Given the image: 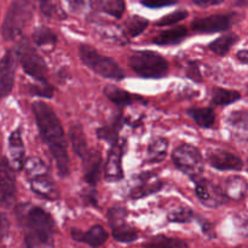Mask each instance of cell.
<instances>
[{"instance_id":"cell-1","label":"cell","mask_w":248,"mask_h":248,"mask_svg":"<svg viewBox=\"0 0 248 248\" xmlns=\"http://www.w3.org/2000/svg\"><path fill=\"white\" fill-rule=\"evenodd\" d=\"M31 109L41 140L50 149L58 173L62 177H67L69 174V156L64 130L61 125L60 119L57 118L53 109L45 102H34Z\"/></svg>"},{"instance_id":"cell-2","label":"cell","mask_w":248,"mask_h":248,"mask_svg":"<svg viewBox=\"0 0 248 248\" xmlns=\"http://www.w3.org/2000/svg\"><path fill=\"white\" fill-rule=\"evenodd\" d=\"M17 218L24 230L27 246H53L55 222L50 213L39 206L24 203L17 207Z\"/></svg>"},{"instance_id":"cell-3","label":"cell","mask_w":248,"mask_h":248,"mask_svg":"<svg viewBox=\"0 0 248 248\" xmlns=\"http://www.w3.org/2000/svg\"><path fill=\"white\" fill-rule=\"evenodd\" d=\"M31 17H33V4L31 0H15L10 5L2 23V38L7 41L18 38Z\"/></svg>"},{"instance_id":"cell-4","label":"cell","mask_w":248,"mask_h":248,"mask_svg":"<svg viewBox=\"0 0 248 248\" xmlns=\"http://www.w3.org/2000/svg\"><path fill=\"white\" fill-rule=\"evenodd\" d=\"M79 55L86 67L106 79L121 80L125 78V72L115 61L101 55L96 48L91 47L90 45L86 44L80 45Z\"/></svg>"},{"instance_id":"cell-5","label":"cell","mask_w":248,"mask_h":248,"mask_svg":"<svg viewBox=\"0 0 248 248\" xmlns=\"http://www.w3.org/2000/svg\"><path fill=\"white\" fill-rule=\"evenodd\" d=\"M130 67L133 72L145 79H160L169 73V63L154 51H137L131 55Z\"/></svg>"},{"instance_id":"cell-6","label":"cell","mask_w":248,"mask_h":248,"mask_svg":"<svg viewBox=\"0 0 248 248\" xmlns=\"http://www.w3.org/2000/svg\"><path fill=\"white\" fill-rule=\"evenodd\" d=\"M16 55L26 74L33 78L35 81H47L48 69L45 61L28 39H21L16 47Z\"/></svg>"},{"instance_id":"cell-7","label":"cell","mask_w":248,"mask_h":248,"mask_svg":"<svg viewBox=\"0 0 248 248\" xmlns=\"http://www.w3.org/2000/svg\"><path fill=\"white\" fill-rule=\"evenodd\" d=\"M172 161L183 173L198 181L203 171L202 155L191 144H181L172 153Z\"/></svg>"},{"instance_id":"cell-8","label":"cell","mask_w":248,"mask_h":248,"mask_svg":"<svg viewBox=\"0 0 248 248\" xmlns=\"http://www.w3.org/2000/svg\"><path fill=\"white\" fill-rule=\"evenodd\" d=\"M16 170L10 160L0 157V205L10 208L16 201Z\"/></svg>"},{"instance_id":"cell-9","label":"cell","mask_w":248,"mask_h":248,"mask_svg":"<svg viewBox=\"0 0 248 248\" xmlns=\"http://www.w3.org/2000/svg\"><path fill=\"white\" fill-rule=\"evenodd\" d=\"M126 216H127V212L123 207H111L108 212L114 239L123 244H131L137 240L138 234L136 229L126 223Z\"/></svg>"},{"instance_id":"cell-10","label":"cell","mask_w":248,"mask_h":248,"mask_svg":"<svg viewBox=\"0 0 248 248\" xmlns=\"http://www.w3.org/2000/svg\"><path fill=\"white\" fill-rule=\"evenodd\" d=\"M196 182L195 191L199 200L203 206L210 208H217L225 205L229 200L225 191L217 184L212 183L208 179L199 178Z\"/></svg>"},{"instance_id":"cell-11","label":"cell","mask_w":248,"mask_h":248,"mask_svg":"<svg viewBox=\"0 0 248 248\" xmlns=\"http://www.w3.org/2000/svg\"><path fill=\"white\" fill-rule=\"evenodd\" d=\"M125 154V140H116L104 165V177L108 182H119L124 178L123 156Z\"/></svg>"},{"instance_id":"cell-12","label":"cell","mask_w":248,"mask_h":248,"mask_svg":"<svg viewBox=\"0 0 248 248\" xmlns=\"http://www.w3.org/2000/svg\"><path fill=\"white\" fill-rule=\"evenodd\" d=\"M17 61L16 51L11 50L0 58V98L9 96L14 89Z\"/></svg>"},{"instance_id":"cell-13","label":"cell","mask_w":248,"mask_h":248,"mask_svg":"<svg viewBox=\"0 0 248 248\" xmlns=\"http://www.w3.org/2000/svg\"><path fill=\"white\" fill-rule=\"evenodd\" d=\"M232 27V17L229 15H212L198 18L191 23V29L198 33H216L224 31Z\"/></svg>"},{"instance_id":"cell-14","label":"cell","mask_w":248,"mask_h":248,"mask_svg":"<svg viewBox=\"0 0 248 248\" xmlns=\"http://www.w3.org/2000/svg\"><path fill=\"white\" fill-rule=\"evenodd\" d=\"M208 161L215 169L220 171H240L244 166L242 160L235 154L225 150H213L208 153Z\"/></svg>"},{"instance_id":"cell-15","label":"cell","mask_w":248,"mask_h":248,"mask_svg":"<svg viewBox=\"0 0 248 248\" xmlns=\"http://www.w3.org/2000/svg\"><path fill=\"white\" fill-rule=\"evenodd\" d=\"M82 165H84V178L90 186H96L99 181L102 172V155L98 150L91 149L84 157H82Z\"/></svg>"},{"instance_id":"cell-16","label":"cell","mask_w":248,"mask_h":248,"mask_svg":"<svg viewBox=\"0 0 248 248\" xmlns=\"http://www.w3.org/2000/svg\"><path fill=\"white\" fill-rule=\"evenodd\" d=\"M24 155H26V149H24L23 140H22L21 128H17L9 137L10 162L16 171L23 170L24 161H26Z\"/></svg>"},{"instance_id":"cell-17","label":"cell","mask_w":248,"mask_h":248,"mask_svg":"<svg viewBox=\"0 0 248 248\" xmlns=\"http://www.w3.org/2000/svg\"><path fill=\"white\" fill-rule=\"evenodd\" d=\"M140 183L131 190L130 196L133 200H138L150 194L157 193L162 188V182L155 173H144L140 177Z\"/></svg>"},{"instance_id":"cell-18","label":"cell","mask_w":248,"mask_h":248,"mask_svg":"<svg viewBox=\"0 0 248 248\" xmlns=\"http://www.w3.org/2000/svg\"><path fill=\"white\" fill-rule=\"evenodd\" d=\"M72 237L77 242H82L92 247H99L106 244L108 239L106 229L102 225H93L89 232H84L78 229L72 230Z\"/></svg>"},{"instance_id":"cell-19","label":"cell","mask_w":248,"mask_h":248,"mask_svg":"<svg viewBox=\"0 0 248 248\" xmlns=\"http://www.w3.org/2000/svg\"><path fill=\"white\" fill-rule=\"evenodd\" d=\"M31 188L36 195L46 199V200L55 201L60 198L57 186H55L53 181L48 174L35 177L31 179Z\"/></svg>"},{"instance_id":"cell-20","label":"cell","mask_w":248,"mask_h":248,"mask_svg":"<svg viewBox=\"0 0 248 248\" xmlns=\"http://www.w3.org/2000/svg\"><path fill=\"white\" fill-rule=\"evenodd\" d=\"M248 190V183L241 176H232L225 182L224 191L232 200H241L245 198Z\"/></svg>"},{"instance_id":"cell-21","label":"cell","mask_w":248,"mask_h":248,"mask_svg":"<svg viewBox=\"0 0 248 248\" xmlns=\"http://www.w3.org/2000/svg\"><path fill=\"white\" fill-rule=\"evenodd\" d=\"M69 138L70 143H72L73 150H74V153L80 157V159H82V157L91 150L89 148V145H87L84 130H82V127L79 124H75V125H73L72 127H70Z\"/></svg>"},{"instance_id":"cell-22","label":"cell","mask_w":248,"mask_h":248,"mask_svg":"<svg viewBox=\"0 0 248 248\" xmlns=\"http://www.w3.org/2000/svg\"><path fill=\"white\" fill-rule=\"evenodd\" d=\"M169 140L164 137H155L149 143L147 150V160L149 162H161L166 157Z\"/></svg>"},{"instance_id":"cell-23","label":"cell","mask_w":248,"mask_h":248,"mask_svg":"<svg viewBox=\"0 0 248 248\" xmlns=\"http://www.w3.org/2000/svg\"><path fill=\"white\" fill-rule=\"evenodd\" d=\"M228 125L240 137L248 138V110H234L228 116Z\"/></svg>"},{"instance_id":"cell-24","label":"cell","mask_w":248,"mask_h":248,"mask_svg":"<svg viewBox=\"0 0 248 248\" xmlns=\"http://www.w3.org/2000/svg\"><path fill=\"white\" fill-rule=\"evenodd\" d=\"M188 35V31L184 27H176L160 33L154 38V43L157 45H177L182 43Z\"/></svg>"},{"instance_id":"cell-25","label":"cell","mask_w":248,"mask_h":248,"mask_svg":"<svg viewBox=\"0 0 248 248\" xmlns=\"http://www.w3.org/2000/svg\"><path fill=\"white\" fill-rule=\"evenodd\" d=\"M124 125V119L121 116H116L114 118L110 123L106 124L104 126H102L101 128L97 130V136L101 140H107L109 143H115L118 140L119 132H120L121 127Z\"/></svg>"},{"instance_id":"cell-26","label":"cell","mask_w":248,"mask_h":248,"mask_svg":"<svg viewBox=\"0 0 248 248\" xmlns=\"http://www.w3.org/2000/svg\"><path fill=\"white\" fill-rule=\"evenodd\" d=\"M91 1L94 9L101 10L116 18H120L126 9L124 0H91Z\"/></svg>"},{"instance_id":"cell-27","label":"cell","mask_w":248,"mask_h":248,"mask_svg":"<svg viewBox=\"0 0 248 248\" xmlns=\"http://www.w3.org/2000/svg\"><path fill=\"white\" fill-rule=\"evenodd\" d=\"M188 114L200 127L203 128L212 127L216 121L215 111L212 108H190Z\"/></svg>"},{"instance_id":"cell-28","label":"cell","mask_w":248,"mask_h":248,"mask_svg":"<svg viewBox=\"0 0 248 248\" xmlns=\"http://www.w3.org/2000/svg\"><path fill=\"white\" fill-rule=\"evenodd\" d=\"M104 94L109 101L113 102L116 106H128L136 99L127 91L115 86V85H108L104 87Z\"/></svg>"},{"instance_id":"cell-29","label":"cell","mask_w":248,"mask_h":248,"mask_svg":"<svg viewBox=\"0 0 248 248\" xmlns=\"http://www.w3.org/2000/svg\"><path fill=\"white\" fill-rule=\"evenodd\" d=\"M239 40V36L234 33L225 34V35L219 36L216 40H213L212 43L208 45L211 51L216 53L218 56H225L230 50H232V46L235 45V43Z\"/></svg>"},{"instance_id":"cell-30","label":"cell","mask_w":248,"mask_h":248,"mask_svg":"<svg viewBox=\"0 0 248 248\" xmlns=\"http://www.w3.org/2000/svg\"><path fill=\"white\" fill-rule=\"evenodd\" d=\"M31 39L38 47H55V45L57 44L56 34L50 28L44 26L39 27L34 31Z\"/></svg>"},{"instance_id":"cell-31","label":"cell","mask_w":248,"mask_h":248,"mask_svg":"<svg viewBox=\"0 0 248 248\" xmlns=\"http://www.w3.org/2000/svg\"><path fill=\"white\" fill-rule=\"evenodd\" d=\"M240 98H241V94L234 90L217 87L212 92V102L217 106H229V104L239 101Z\"/></svg>"},{"instance_id":"cell-32","label":"cell","mask_w":248,"mask_h":248,"mask_svg":"<svg viewBox=\"0 0 248 248\" xmlns=\"http://www.w3.org/2000/svg\"><path fill=\"white\" fill-rule=\"evenodd\" d=\"M23 170L26 171L27 176L29 177V179L35 178V177L44 176V174H48V170L46 167V165L44 164V161L39 157H29L24 161Z\"/></svg>"},{"instance_id":"cell-33","label":"cell","mask_w":248,"mask_h":248,"mask_svg":"<svg viewBox=\"0 0 248 248\" xmlns=\"http://www.w3.org/2000/svg\"><path fill=\"white\" fill-rule=\"evenodd\" d=\"M126 31L130 34V36H138L140 33L145 31L148 26V19L143 18L140 16H132L126 21Z\"/></svg>"},{"instance_id":"cell-34","label":"cell","mask_w":248,"mask_h":248,"mask_svg":"<svg viewBox=\"0 0 248 248\" xmlns=\"http://www.w3.org/2000/svg\"><path fill=\"white\" fill-rule=\"evenodd\" d=\"M143 246L145 247H186L188 245L179 239H172V237L159 236L153 239L152 241L147 242Z\"/></svg>"},{"instance_id":"cell-35","label":"cell","mask_w":248,"mask_h":248,"mask_svg":"<svg viewBox=\"0 0 248 248\" xmlns=\"http://www.w3.org/2000/svg\"><path fill=\"white\" fill-rule=\"evenodd\" d=\"M31 96H39L44 97V98H52L55 89L48 81H36V84L31 85L29 87Z\"/></svg>"},{"instance_id":"cell-36","label":"cell","mask_w":248,"mask_h":248,"mask_svg":"<svg viewBox=\"0 0 248 248\" xmlns=\"http://www.w3.org/2000/svg\"><path fill=\"white\" fill-rule=\"evenodd\" d=\"M194 217L193 211L189 210L188 207H178L172 210L169 213L167 218L170 222L173 223H189Z\"/></svg>"},{"instance_id":"cell-37","label":"cell","mask_w":248,"mask_h":248,"mask_svg":"<svg viewBox=\"0 0 248 248\" xmlns=\"http://www.w3.org/2000/svg\"><path fill=\"white\" fill-rule=\"evenodd\" d=\"M188 17V11L186 10H178L172 14H169L167 16L162 17L160 21L156 22L157 27H164V26H173V24L178 23V22L183 21Z\"/></svg>"},{"instance_id":"cell-38","label":"cell","mask_w":248,"mask_h":248,"mask_svg":"<svg viewBox=\"0 0 248 248\" xmlns=\"http://www.w3.org/2000/svg\"><path fill=\"white\" fill-rule=\"evenodd\" d=\"M235 228L241 236L248 237V216L237 215L234 218Z\"/></svg>"},{"instance_id":"cell-39","label":"cell","mask_w":248,"mask_h":248,"mask_svg":"<svg viewBox=\"0 0 248 248\" xmlns=\"http://www.w3.org/2000/svg\"><path fill=\"white\" fill-rule=\"evenodd\" d=\"M140 2L149 9H160V7H166L177 4V0H142Z\"/></svg>"},{"instance_id":"cell-40","label":"cell","mask_w":248,"mask_h":248,"mask_svg":"<svg viewBox=\"0 0 248 248\" xmlns=\"http://www.w3.org/2000/svg\"><path fill=\"white\" fill-rule=\"evenodd\" d=\"M10 232V220L5 213H0V242L4 241Z\"/></svg>"},{"instance_id":"cell-41","label":"cell","mask_w":248,"mask_h":248,"mask_svg":"<svg viewBox=\"0 0 248 248\" xmlns=\"http://www.w3.org/2000/svg\"><path fill=\"white\" fill-rule=\"evenodd\" d=\"M68 4V7L73 12H81L85 9V0H65Z\"/></svg>"},{"instance_id":"cell-42","label":"cell","mask_w":248,"mask_h":248,"mask_svg":"<svg viewBox=\"0 0 248 248\" xmlns=\"http://www.w3.org/2000/svg\"><path fill=\"white\" fill-rule=\"evenodd\" d=\"M39 2L41 12L46 16H51L52 14V5H51V0H36Z\"/></svg>"},{"instance_id":"cell-43","label":"cell","mask_w":248,"mask_h":248,"mask_svg":"<svg viewBox=\"0 0 248 248\" xmlns=\"http://www.w3.org/2000/svg\"><path fill=\"white\" fill-rule=\"evenodd\" d=\"M188 77L191 78L193 80H196V81H200L201 80L200 70H199V67L196 63H191L190 64V67H189V70H188Z\"/></svg>"},{"instance_id":"cell-44","label":"cell","mask_w":248,"mask_h":248,"mask_svg":"<svg viewBox=\"0 0 248 248\" xmlns=\"http://www.w3.org/2000/svg\"><path fill=\"white\" fill-rule=\"evenodd\" d=\"M199 6H212V5L222 4L224 0H193Z\"/></svg>"},{"instance_id":"cell-45","label":"cell","mask_w":248,"mask_h":248,"mask_svg":"<svg viewBox=\"0 0 248 248\" xmlns=\"http://www.w3.org/2000/svg\"><path fill=\"white\" fill-rule=\"evenodd\" d=\"M237 60L240 62L245 63V64H248V50H241L237 52Z\"/></svg>"},{"instance_id":"cell-46","label":"cell","mask_w":248,"mask_h":248,"mask_svg":"<svg viewBox=\"0 0 248 248\" xmlns=\"http://www.w3.org/2000/svg\"><path fill=\"white\" fill-rule=\"evenodd\" d=\"M247 92H248V87H247Z\"/></svg>"}]
</instances>
